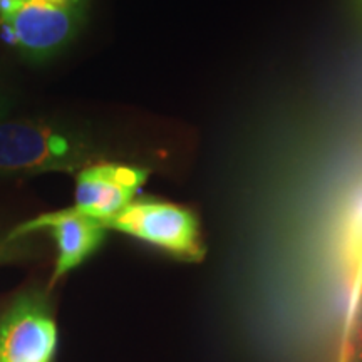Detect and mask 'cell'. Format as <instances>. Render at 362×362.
<instances>
[{
	"label": "cell",
	"mask_w": 362,
	"mask_h": 362,
	"mask_svg": "<svg viewBox=\"0 0 362 362\" xmlns=\"http://www.w3.org/2000/svg\"><path fill=\"white\" fill-rule=\"evenodd\" d=\"M96 149L83 134L47 121H0V176L78 173Z\"/></svg>",
	"instance_id": "6da1fadb"
},
{
	"label": "cell",
	"mask_w": 362,
	"mask_h": 362,
	"mask_svg": "<svg viewBox=\"0 0 362 362\" xmlns=\"http://www.w3.org/2000/svg\"><path fill=\"white\" fill-rule=\"evenodd\" d=\"M107 230L131 235L151 243L175 259L202 262L205 245L200 237V223L193 211L166 202H131L119 214L101 221Z\"/></svg>",
	"instance_id": "7a4b0ae2"
},
{
	"label": "cell",
	"mask_w": 362,
	"mask_h": 362,
	"mask_svg": "<svg viewBox=\"0 0 362 362\" xmlns=\"http://www.w3.org/2000/svg\"><path fill=\"white\" fill-rule=\"evenodd\" d=\"M84 8L86 0H19L0 24L21 54L42 61L71 42Z\"/></svg>",
	"instance_id": "3957f363"
},
{
	"label": "cell",
	"mask_w": 362,
	"mask_h": 362,
	"mask_svg": "<svg viewBox=\"0 0 362 362\" xmlns=\"http://www.w3.org/2000/svg\"><path fill=\"white\" fill-rule=\"evenodd\" d=\"M57 325L37 293L17 298L0 317V362H52Z\"/></svg>",
	"instance_id": "277c9868"
},
{
	"label": "cell",
	"mask_w": 362,
	"mask_h": 362,
	"mask_svg": "<svg viewBox=\"0 0 362 362\" xmlns=\"http://www.w3.org/2000/svg\"><path fill=\"white\" fill-rule=\"evenodd\" d=\"M35 230H49L57 243V260L51 285L93 255L101 247L107 232L106 226L99 220L81 214L74 208H67V210L45 214L25 221L16 230H12L7 237L22 238Z\"/></svg>",
	"instance_id": "5b68a950"
},
{
	"label": "cell",
	"mask_w": 362,
	"mask_h": 362,
	"mask_svg": "<svg viewBox=\"0 0 362 362\" xmlns=\"http://www.w3.org/2000/svg\"><path fill=\"white\" fill-rule=\"evenodd\" d=\"M146 180L148 170L115 163H93L78 171L76 205L72 208L104 221L134 202L136 193Z\"/></svg>",
	"instance_id": "8992f818"
},
{
	"label": "cell",
	"mask_w": 362,
	"mask_h": 362,
	"mask_svg": "<svg viewBox=\"0 0 362 362\" xmlns=\"http://www.w3.org/2000/svg\"><path fill=\"white\" fill-rule=\"evenodd\" d=\"M27 255V243L22 238H0V265L24 259Z\"/></svg>",
	"instance_id": "52a82bcc"
},
{
	"label": "cell",
	"mask_w": 362,
	"mask_h": 362,
	"mask_svg": "<svg viewBox=\"0 0 362 362\" xmlns=\"http://www.w3.org/2000/svg\"><path fill=\"white\" fill-rule=\"evenodd\" d=\"M19 0H0V19L8 16L12 12V8L17 6Z\"/></svg>",
	"instance_id": "ba28073f"
},
{
	"label": "cell",
	"mask_w": 362,
	"mask_h": 362,
	"mask_svg": "<svg viewBox=\"0 0 362 362\" xmlns=\"http://www.w3.org/2000/svg\"><path fill=\"white\" fill-rule=\"evenodd\" d=\"M349 362H362V341L357 344L354 352H352Z\"/></svg>",
	"instance_id": "9c48e42d"
},
{
	"label": "cell",
	"mask_w": 362,
	"mask_h": 362,
	"mask_svg": "<svg viewBox=\"0 0 362 362\" xmlns=\"http://www.w3.org/2000/svg\"><path fill=\"white\" fill-rule=\"evenodd\" d=\"M6 111H7L6 103H4V101H2V98H0V117H2L4 115H6Z\"/></svg>",
	"instance_id": "30bf717a"
}]
</instances>
